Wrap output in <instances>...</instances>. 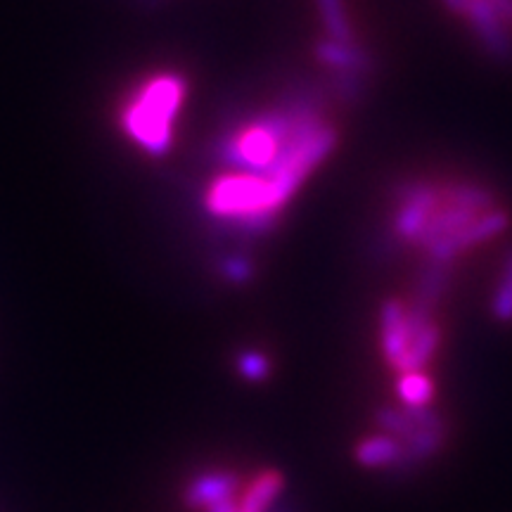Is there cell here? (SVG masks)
<instances>
[{"mask_svg": "<svg viewBox=\"0 0 512 512\" xmlns=\"http://www.w3.org/2000/svg\"><path fill=\"white\" fill-rule=\"evenodd\" d=\"M510 214L484 185L463 178H415L389 207L394 238L432 268L489 245L508 230Z\"/></svg>", "mask_w": 512, "mask_h": 512, "instance_id": "6da1fadb", "label": "cell"}, {"mask_svg": "<svg viewBox=\"0 0 512 512\" xmlns=\"http://www.w3.org/2000/svg\"><path fill=\"white\" fill-rule=\"evenodd\" d=\"M337 143V126L323 112L287 102L240 119L223 138L221 159L226 171L259 178L285 204H292Z\"/></svg>", "mask_w": 512, "mask_h": 512, "instance_id": "7a4b0ae2", "label": "cell"}, {"mask_svg": "<svg viewBox=\"0 0 512 512\" xmlns=\"http://www.w3.org/2000/svg\"><path fill=\"white\" fill-rule=\"evenodd\" d=\"M188 100L183 74L155 72L133 88L119 114L124 136L150 157H162L174 147L176 124Z\"/></svg>", "mask_w": 512, "mask_h": 512, "instance_id": "3957f363", "label": "cell"}, {"mask_svg": "<svg viewBox=\"0 0 512 512\" xmlns=\"http://www.w3.org/2000/svg\"><path fill=\"white\" fill-rule=\"evenodd\" d=\"M444 5L470 24L479 41L494 53L512 46V0H444Z\"/></svg>", "mask_w": 512, "mask_h": 512, "instance_id": "277c9868", "label": "cell"}, {"mask_svg": "<svg viewBox=\"0 0 512 512\" xmlns=\"http://www.w3.org/2000/svg\"><path fill=\"white\" fill-rule=\"evenodd\" d=\"M235 477L230 472H202V475L192 477L190 484L185 486V503L195 510H207L211 505L233 498L235 494Z\"/></svg>", "mask_w": 512, "mask_h": 512, "instance_id": "5b68a950", "label": "cell"}, {"mask_svg": "<svg viewBox=\"0 0 512 512\" xmlns=\"http://www.w3.org/2000/svg\"><path fill=\"white\" fill-rule=\"evenodd\" d=\"M285 489V477L278 470H266L254 477L245 494L238 501V512H271L273 503L278 501L280 491Z\"/></svg>", "mask_w": 512, "mask_h": 512, "instance_id": "8992f818", "label": "cell"}, {"mask_svg": "<svg viewBox=\"0 0 512 512\" xmlns=\"http://www.w3.org/2000/svg\"><path fill=\"white\" fill-rule=\"evenodd\" d=\"M356 460L366 467H389L396 465L401 458V444L399 439L389 437V434H375V437H368L358 441L356 446Z\"/></svg>", "mask_w": 512, "mask_h": 512, "instance_id": "52a82bcc", "label": "cell"}, {"mask_svg": "<svg viewBox=\"0 0 512 512\" xmlns=\"http://www.w3.org/2000/svg\"><path fill=\"white\" fill-rule=\"evenodd\" d=\"M396 394L403 406L408 408H427L437 394V384L425 370H415V373H401L396 382Z\"/></svg>", "mask_w": 512, "mask_h": 512, "instance_id": "ba28073f", "label": "cell"}, {"mask_svg": "<svg viewBox=\"0 0 512 512\" xmlns=\"http://www.w3.org/2000/svg\"><path fill=\"white\" fill-rule=\"evenodd\" d=\"M491 311L501 323H512V254L503 264L501 278H498L494 297H491Z\"/></svg>", "mask_w": 512, "mask_h": 512, "instance_id": "9c48e42d", "label": "cell"}, {"mask_svg": "<svg viewBox=\"0 0 512 512\" xmlns=\"http://www.w3.org/2000/svg\"><path fill=\"white\" fill-rule=\"evenodd\" d=\"M240 375L249 382H261L271 375V361L261 351H242L238 356Z\"/></svg>", "mask_w": 512, "mask_h": 512, "instance_id": "30bf717a", "label": "cell"}, {"mask_svg": "<svg viewBox=\"0 0 512 512\" xmlns=\"http://www.w3.org/2000/svg\"><path fill=\"white\" fill-rule=\"evenodd\" d=\"M204 512H238V501H235V498H226V501L211 505V508Z\"/></svg>", "mask_w": 512, "mask_h": 512, "instance_id": "8fae6325", "label": "cell"}]
</instances>
